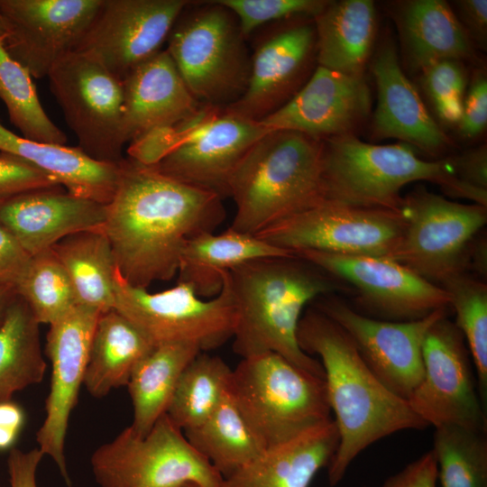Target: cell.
I'll return each instance as SVG.
<instances>
[{
    "label": "cell",
    "mask_w": 487,
    "mask_h": 487,
    "mask_svg": "<svg viewBox=\"0 0 487 487\" xmlns=\"http://www.w3.org/2000/svg\"><path fill=\"white\" fill-rule=\"evenodd\" d=\"M222 199L124 158L103 226L121 276L146 289L172 279L187 241L223 222Z\"/></svg>",
    "instance_id": "cell-1"
},
{
    "label": "cell",
    "mask_w": 487,
    "mask_h": 487,
    "mask_svg": "<svg viewBox=\"0 0 487 487\" xmlns=\"http://www.w3.org/2000/svg\"><path fill=\"white\" fill-rule=\"evenodd\" d=\"M297 340L304 353L320 358L335 416L339 444L327 466L331 486L341 482L354 459L374 442L400 430L428 427L408 400L379 381L349 335L315 306L302 314Z\"/></svg>",
    "instance_id": "cell-2"
},
{
    "label": "cell",
    "mask_w": 487,
    "mask_h": 487,
    "mask_svg": "<svg viewBox=\"0 0 487 487\" xmlns=\"http://www.w3.org/2000/svg\"><path fill=\"white\" fill-rule=\"evenodd\" d=\"M225 275L236 307L234 352L242 358L275 353L324 379L321 363L297 340L305 307L334 289L323 272L295 255L253 260Z\"/></svg>",
    "instance_id": "cell-3"
},
{
    "label": "cell",
    "mask_w": 487,
    "mask_h": 487,
    "mask_svg": "<svg viewBox=\"0 0 487 487\" xmlns=\"http://www.w3.org/2000/svg\"><path fill=\"white\" fill-rule=\"evenodd\" d=\"M235 204L231 228L257 234L326 199L323 141L291 131H270L233 173Z\"/></svg>",
    "instance_id": "cell-4"
},
{
    "label": "cell",
    "mask_w": 487,
    "mask_h": 487,
    "mask_svg": "<svg viewBox=\"0 0 487 487\" xmlns=\"http://www.w3.org/2000/svg\"><path fill=\"white\" fill-rule=\"evenodd\" d=\"M323 141L326 198L367 207L400 210V190L409 183L428 181L447 195L487 207V192L458 179L452 158L426 161L405 142L372 144L354 134Z\"/></svg>",
    "instance_id": "cell-5"
},
{
    "label": "cell",
    "mask_w": 487,
    "mask_h": 487,
    "mask_svg": "<svg viewBox=\"0 0 487 487\" xmlns=\"http://www.w3.org/2000/svg\"><path fill=\"white\" fill-rule=\"evenodd\" d=\"M238 21L213 1H190L176 20L165 49L194 98L221 108L246 89L249 54Z\"/></svg>",
    "instance_id": "cell-6"
},
{
    "label": "cell",
    "mask_w": 487,
    "mask_h": 487,
    "mask_svg": "<svg viewBox=\"0 0 487 487\" xmlns=\"http://www.w3.org/2000/svg\"><path fill=\"white\" fill-rule=\"evenodd\" d=\"M229 392L265 448L331 419L325 380L275 353L242 358Z\"/></svg>",
    "instance_id": "cell-7"
},
{
    "label": "cell",
    "mask_w": 487,
    "mask_h": 487,
    "mask_svg": "<svg viewBox=\"0 0 487 487\" xmlns=\"http://www.w3.org/2000/svg\"><path fill=\"white\" fill-rule=\"evenodd\" d=\"M90 464L99 487H223L224 478L167 414L144 436L125 427L97 447Z\"/></svg>",
    "instance_id": "cell-8"
},
{
    "label": "cell",
    "mask_w": 487,
    "mask_h": 487,
    "mask_svg": "<svg viewBox=\"0 0 487 487\" xmlns=\"http://www.w3.org/2000/svg\"><path fill=\"white\" fill-rule=\"evenodd\" d=\"M225 273L219 293L205 300L182 281L166 290L149 292L128 283L116 268L115 308L154 345L181 342L194 344L202 352L212 350L233 338L236 323L235 302Z\"/></svg>",
    "instance_id": "cell-9"
},
{
    "label": "cell",
    "mask_w": 487,
    "mask_h": 487,
    "mask_svg": "<svg viewBox=\"0 0 487 487\" xmlns=\"http://www.w3.org/2000/svg\"><path fill=\"white\" fill-rule=\"evenodd\" d=\"M400 211L405 228L393 260L439 286L469 272L471 246L487 223V207L418 187L403 198Z\"/></svg>",
    "instance_id": "cell-10"
},
{
    "label": "cell",
    "mask_w": 487,
    "mask_h": 487,
    "mask_svg": "<svg viewBox=\"0 0 487 487\" xmlns=\"http://www.w3.org/2000/svg\"><path fill=\"white\" fill-rule=\"evenodd\" d=\"M405 228L400 210L326 198L255 234L279 248L393 258Z\"/></svg>",
    "instance_id": "cell-11"
},
{
    "label": "cell",
    "mask_w": 487,
    "mask_h": 487,
    "mask_svg": "<svg viewBox=\"0 0 487 487\" xmlns=\"http://www.w3.org/2000/svg\"><path fill=\"white\" fill-rule=\"evenodd\" d=\"M47 78L67 124L77 136L78 147L100 162L122 161V81L77 51L60 60Z\"/></svg>",
    "instance_id": "cell-12"
},
{
    "label": "cell",
    "mask_w": 487,
    "mask_h": 487,
    "mask_svg": "<svg viewBox=\"0 0 487 487\" xmlns=\"http://www.w3.org/2000/svg\"><path fill=\"white\" fill-rule=\"evenodd\" d=\"M424 375L408 402L428 426L487 431L471 356L461 331L447 315L427 330L422 344Z\"/></svg>",
    "instance_id": "cell-13"
},
{
    "label": "cell",
    "mask_w": 487,
    "mask_h": 487,
    "mask_svg": "<svg viewBox=\"0 0 487 487\" xmlns=\"http://www.w3.org/2000/svg\"><path fill=\"white\" fill-rule=\"evenodd\" d=\"M256 36L245 91L223 110L261 122L286 104L308 81L317 62L313 18L269 24Z\"/></svg>",
    "instance_id": "cell-14"
},
{
    "label": "cell",
    "mask_w": 487,
    "mask_h": 487,
    "mask_svg": "<svg viewBox=\"0 0 487 487\" xmlns=\"http://www.w3.org/2000/svg\"><path fill=\"white\" fill-rule=\"evenodd\" d=\"M322 271L356 289L367 311L395 321L422 318L450 308L446 289L388 257L305 250L295 253Z\"/></svg>",
    "instance_id": "cell-15"
},
{
    "label": "cell",
    "mask_w": 487,
    "mask_h": 487,
    "mask_svg": "<svg viewBox=\"0 0 487 487\" xmlns=\"http://www.w3.org/2000/svg\"><path fill=\"white\" fill-rule=\"evenodd\" d=\"M188 0H101L75 51L83 53L120 81L157 52Z\"/></svg>",
    "instance_id": "cell-16"
},
{
    "label": "cell",
    "mask_w": 487,
    "mask_h": 487,
    "mask_svg": "<svg viewBox=\"0 0 487 487\" xmlns=\"http://www.w3.org/2000/svg\"><path fill=\"white\" fill-rule=\"evenodd\" d=\"M315 307L349 335L379 381L406 400L423 379L425 335L448 312L439 309L415 320L385 321L362 315L336 297L321 298Z\"/></svg>",
    "instance_id": "cell-17"
},
{
    "label": "cell",
    "mask_w": 487,
    "mask_h": 487,
    "mask_svg": "<svg viewBox=\"0 0 487 487\" xmlns=\"http://www.w3.org/2000/svg\"><path fill=\"white\" fill-rule=\"evenodd\" d=\"M101 0H0L4 48L35 78L74 52Z\"/></svg>",
    "instance_id": "cell-18"
},
{
    "label": "cell",
    "mask_w": 487,
    "mask_h": 487,
    "mask_svg": "<svg viewBox=\"0 0 487 487\" xmlns=\"http://www.w3.org/2000/svg\"><path fill=\"white\" fill-rule=\"evenodd\" d=\"M100 313L77 305L50 325L45 353L51 363L45 418L36 434L39 449L58 466L67 484L73 487L64 455L65 437L71 411L83 384L93 333Z\"/></svg>",
    "instance_id": "cell-19"
},
{
    "label": "cell",
    "mask_w": 487,
    "mask_h": 487,
    "mask_svg": "<svg viewBox=\"0 0 487 487\" xmlns=\"http://www.w3.org/2000/svg\"><path fill=\"white\" fill-rule=\"evenodd\" d=\"M270 132L223 108L190 131L152 166L173 179L228 197L231 177L253 145Z\"/></svg>",
    "instance_id": "cell-20"
},
{
    "label": "cell",
    "mask_w": 487,
    "mask_h": 487,
    "mask_svg": "<svg viewBox=\"0 0 487 487\" xmlns=\"http://www.w3.org/2000/svg\"><path fill=\"white\" fill-rule=\"evenodd\" d=\"M363 75H346L317 66L302 87L262 119L270 131H291L325 140L354 134L371 111Z\"/></svg>",
    "instance_id": "cell-21"
},
{
    "label": "cell",
    "mask_w": 487,
    "mask_h": 487,
    "mask_svg": "<svg viewBox=\"0 0 487 487\" xmlns=\"http://www.w3.org/2000/svg\"><path fill=\"white\" fill-rule=\"evenodd\" d=\"M106 216V204L60 186L21 193L0 207V223L31 256L69 234L103 229Z\"/></svg>",
    "instance_id": "cell-22"
},
{
    "label": "cell",
    "mask_w": 487,
    "mask_h": 487,
    "mask_svg": "<svg viewBox=\"0 0 487 487\" xmlns=\"http://www.w3.org/2000/svg\"><path fill=\"white\" fill-rule=\"evenodd\" d=\"M371 68L378 96L373 137L396 138L434 156L446 152L452 142L404 74L391 41L381 45Z\"/></svg>",
    "instance_id": "cell-23"
},
{
    "label": "cell",
    "mask_w": 487,
    "mask_h": 487,
    "mask_svg": "<svg viewBox=\"0 0 487 487\" xmlns=\"http://www.w3.org/2000/svg\"><path fill=\"white\" fill-rule=\"evenodd\" d=\"M122 85L124 144L173 126L203 106L191 95L165 49L134 68Z\"/></svg>",
    "instance_id": "cell-24"
},
{
    "label": "cell",
    "mask_w": 487,
    "mask_h": 487,
    "mask_svg": "<svg viewBox=\"0 0 487 487\" xmlns=\"http://www.w3.org/2000/svg\"><path fill=\"white\" fill-rule=\"evenodd\" d=\"M339 444L333 418L280 444L224 479L223 487H309L330 464Z\"/></svg>",
    "instance_id": "cell-25"
},
{
    "label": "cell",
    "mask_w": 487,
    "mask_h": 487,
    "mask_svg": "<svg viewBox=\"0 0 487 487\" xmlns=\"http://www.w3.org/2000/svg\"><path fill=\"white\" fill-rule=\"evenodd\" d=\"M0 152L23 159L79 198L108 204L116 189L119 163L95 161L78 146L33 142L9 131L0 123Z\"/></svg>",
    "instance_id": "cell-26"
},
{
    "label": "cell",
    "mask_w": 487,
    "mask_h": 487,
    "mask_svg": "<svg viewBox=\"0 0 487 487\" xmlns=\"http://www.w3.org/2000/svg\"><path fill=\"white\" fill-rule=\"evenodd\" d=\"M403 54L412 71L443 60L474 56L473 43L453 8L442 0L401 2L396 9Z\"/></svg>",
    "instance_id": "cell-27"
},
{
    "label": "cell",
    "mask_w": 487,
    "mask_h": 487,
    "mask_svg": "<svg viewBox=\"0 0 487 487\" xmlns=\"http://www.w3.org/2000/svg\"><path fill=\"white\" fill-rule=\"evenodd\" d=\"M290 256L295 254L231 227L219 234L205 232L183 247L178 281L190 284L200 298L215 297L222 289L223 273L253 260Z\"/></svg>",
    "instance_id": "cell-28"
},
{
    "label": "cell",
    "mask_w": 487,
    "mask_h": 487,
    "mask_svg": "<svg viewBox=\"0 0 487 487\" xmlns=\"http://www.w3.org/2000/svg\"><path fill=\"white\" fill-rule=\"evenodd\" d=\"M313 21L317 66L346 75H363L376 34L374 3L328 1Z\"/></svg>",
    "instance_id": "cell-29"
},
{
    "label": "cell",
    "mask_w": 487,
    "mask_h": 487,
    "mask_svg": "<svg viewBox=\"0 0 487 487\" xmlns=\"http://www.w3.org/2000/svg\"><path fill=\"white\" fill-rule=\"evenodd\" d=\"M154 346L115 308L100 314L91 340L83 385L97 399L126 386L137 363Z\"/></svg>",
    "instance_id": "cell-30"
},
{
    "label": "cell",
    "mask_w": 487,
    "mask_h": 487,
    "mask_svg": "<svg viewBox=\"0 0 487 487\" xmlns=\"http://www.w3.org/2000/svg\"><path fill=\"white\" fill-rule=\"evenodd\" d=\"M201 352L191 343H164L137 363L126 385L133 405L129 427L136 435L146 436L166 414L182 372Z\"/></svg>",
    "instance_id": "cell-31"
},
{
    "label": "cell",
    "mask_w": 487,
    "mask_h": 487,
    "mask_svg": "<svg viewBox=\"0 0 487 487\" xmlns=\"http://www.w3.org/2000/svg\"><path fill=\"white\" fill-rule=\"evenodd\" d=\"M73 286L78 305L106 313L115 308L116 263L103 229L75 233L51 247Z\"/></svg>",
    "instance_id": "cell-32"
},
{
    "label": "cell",
    "mask_w": 487,
    "mask_h": 487,
    "mask_svg": "<svg viewBox=\"0 0 487 487\" xmlns=\"http://www.w3.org/2000/svg\"><path fill=\"white\" fill-rule=\"evenodd\" d=\"M39 326L27 303L16 295L0 324V402L42 381L46 363Z\"/></svg>",
    "instance_id": "cell-33"
},
{
    "label": "cell",
    "mask_w": 487,
    "mask_h": 487,
    "mask_svg": "<svg viewBox=\"0 0 487 487\" xmlns=\"http://www.w3.org/2000/svg\"><path fill=\"white\" fill-rule=\"evenodd\" d=\"M183 433L191 446L207 459L224 479L265 449L243 417L229 391L209 418Z\"/></svg>",
    "instance_id": "cell-34"
},
{
    "label": "cell",
    "mask_w": 487,
    "mask_h": 487,
    "mask_svg": "<svg viewBox=\"0 0 487 487\" xmlns=\"http://www.w3.org/2000/svg\"><path fill=\"white\" fill-rule=\"evenodd\" d=\"M232 371L219 356L201 352L182 372L166 414L182 431L200 425L228 392Z\"/></svg>",
    "instance_id": "cell-35"
},
{
    "label": "cell",
    "mask_w": 487,
    "mask_h": 487,
    "mask_svg": "<svg viewBox=\"0 0 487 487\" xmlns=\"http://www.w3.org/2000/svg\"><path fill=\"white\" fill-rule=\"evenodd\" d=\"M29 71L13 60L0 38V99L11 123L22 137L42 143L64 145L67 135L48 116Z\"/></svg>",
    "instance_id": "cell-36"
},
{
    "label": "cell",
    "mask_w": 487,
    "mask_h": 487,
    "mask_svg": "<svg viewBox=\"0 0 487 487\" xmlns=\"http://www.w3.org/2000/svg\"><path fill=\"white\" fill-rule=\"evenodd\" d=\"M487 431L436 427L433 451L440 487H487Z\"/></svg>",
    "instance_id": "cell-37"
},
{
    "label": "cell",
    "mask_w": 487,
    "mask_h": 487,
    "mask_svg": "<svg viewBox=\"0 0 487 487\" xmlns=\"http://www.w3.org/2000/svg\"><path fill=\"white\" fill-rule=\"evenodd\" d=\"M15 291L40 324L50 326L78 305L71 281L51 248L31 256Z\"/></svg>",
    "instance_id": "cell-38"
},
{
    "label": "cell",
    "mask_w": 487,
    "mask_h": 487,
    "mask_svg": "<svg viewBox=\"0 0 487 487\" xmlns=\"http://www.w3.org/2000/svg\"><path fill=\"white\" fill-rule=\"evenodd\" d=\"M443 287L450 297L455 324L465 340L476 370L478 392L486 409L487 400V285L469 272L459 274Z\"/></svg>",
    "instance_id": "cell-39"
},
{
    "label": "cell",
    "mask_w": 487,
    "mask_h": 487,
    "mask_svg": "<svg viewBox=\"0 0 487 487\" xmlns=\"http://www.w3.org/2000/svg\"><path fill=\"white\" fill-rule=\"evenodd\" d=\"M420 73L423 87L439 119L446 124H458L467 83L461 61L438 60L423 69Z\"/></svg>",
    "instance_id": "cell-40"
},
{
    "label": "cell",
    "mask_w": 487,
    "mask_h": 487,
    "mask_svg": "<svg viewBox=\"0 0 487 487\" xmlns=\"http://www.w3.org/2000/svg\"><path fill=\"white\" fill-rule=\"evenodd\" d=\"M236 17L244 37L264 25L296 17H315L327 5L326 0H217Z\"/></svg>",
    "instance_id": "cell-41"
},
{
    "label": "cell",
    "mask_w": 487,
    "mask_h": 487,
    "mask_svg": "<svg viewBox=\"0 0 487 487\" xmlns=\"http://www.w3.org/2000/svg\"><path fill=\"white\" fill-rule=\"evenodd\" d=\"M55 187L59 185L23 159L0 152V207L21 193Z\"/></svg>",
    "instance_id": "cell-42"
},
{
    "label": "cell",
    "mask_w": 487,
    "mask_h": 487,
    "mask_svg": "<svg viewBox=\"0 0 487 487\" xmlns=\"http://www.w3.org/2000/svg\"><path fill=\"white\" fill-rule=\"evenodd\" d=\"M487 124V79L483 71L473 77L464 96L463 113L457 124L459 133L466 139L477 137Z\"/></svg>",
    "instance_id": "cell-43"
},
{
    "label": "cell",
    "mask_w": 487,
    "mask_h": 487,
    "mask_svg": "<svg viewBox=\"0 0 487 487\" xmlns=\"http://www.w3.org/2000/svg\"><path fill=\"white\" fill-rule=\"evenodd\" d=\"M31 255L0 223V288L14 289Z\"/></svg>",
    "instance_id": "cell-44"
},
{
    "label": "cell",
    "mask_w": 487,
    "mask_h": 487,
    "mask_svg": "<svg viewBox=\"0 0 487 487\" xmlns=\"http://www.w3.org/2000/svg\"><path fill=\"white\" fill-rule=\"evenodd\" d=\"M437 464L433 450L389 477L381 487H436Z\"/></svg>",
    "instance_id": "cell-45"
},
{
    "label": "cell",
    "mask_w": 487,
    "mask_h": 487,
    "mask_svg": "<svg viewBox=\"0 0 487 487\" xmlns=\"http://www.w3.org/2000/svg\"><path fill=\"white\" fill-rule=\"evenodd\" d=\"M452 158L456 177L463 183L487 192V148L481 145Z\"/></svg>",
    "instance_id": "cell-46"
},
{
    "label": "cell",
    "mask_w": 487,
    "mask_h": 487,
    "mask_svg": "<svg viewBox=\"0 0 487 487\" xmlns=\"http://www.w3.org/2000/svg\"><path fill=\"white\" fill-rule=\"evenodd\" d=\"M43 455L38 447L29 451L11 448L7 458L10 486L37 487L36 472Z\"/></svg>",
    "instance_id": "cell-47"
},
{
    "label": "cell",
    "mask_w": 487,
    "mask_h": 487,
    "mask_svg": "<svg viewBox=\"0 0 487 487\" xmlns=\"http://www.w3.org/2000/svg\"><path fill=\"white\" fill-rule=\"evenodd\" d=\"M456 17L472 41L485 47L487 40V1L459 0L455 2Z\"/></svg>",
    "instance_id": "cell-48"
},
{
    "label": "cell",
    "mask_w": 487,
    "mask_h": 487,
    "mask_svg": "<svg viewBox=\"0 0 487 487\" xmlns=\"http://www.w3.org/2000/svg\"><path fill=\"white\" fill-rule=\"evenodd\" d=\"M23 422L24 413L17 403L0 402V451L13 448Z\"/></svg>",
    "instance_id": "cell-49"
},
{
    "label": "cell",
    "mask_w": 487,
    "mask_h": 487,
    "mask_svg": "<svg viewBox=\"0 0 487 487\" xmlns=\"http://www.w3.org/2000/svg\"><path fill=\"white\" fill-rule=\"evenodd\" d=\"M486 237H475L469 254V270H473L483 280L487 273Z\"/></svg>",
    "instance_id": "cell-50"
},
{
    "label": "cell",
    "mask_w": 487,
    "mask_h": 487,
    "mask_svg": "<svg viewBox=\"0 0 487 487\" xmlns=\"http://www.w3.org/2000/svg\"><path fill=\"white\" fill-rule=\"evenodd\" d=\"M16 295L14 289L0 288V324L3 322L6 311Z\"/></svg>",
    "instance_id": "cell-51"
},
{
    "label": "cell",
    "mask_w": 487,
    "mask_h": 487,
    "mask_svg": "<svg viewBox=\"0 0 487 487\" xmlns=\"http://www.w3.org/2000/svg\"><path fill=\"white\" fill-rule=\"evenodd\" d=\"M6 34V26L3 17L0 14V38H5Z\"/></svg>",
    "instance_id": "cell-52"
},
{
    "label": "cell",
    "mask_w": 487,
    "mask_h": 487,
    "mask_svg": "<svg viewBox=\"0 0 487 487\" xmlns=\"http://www.w3.org/2000/svg\"><path fill=\"white\" fill-rule=\"evenodd\" d=\"M177 487H201L200 485L195 483V482H186L181 485H179Z\"/></svg>",
    "instance_id": "cell-53"
}]
</instances>
